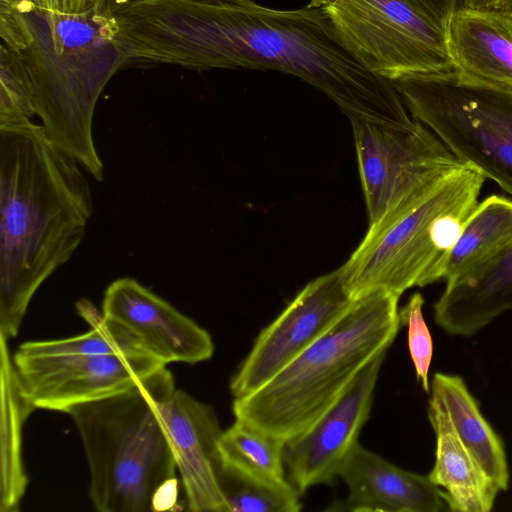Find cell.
Wrapping results in <instances>:
<instances>
[{"mask_svg":"<svg viewBox=\"0 0 512 512\" xmlns=\"http://www.w3.org/2000/svg\"><path fill=\"white\" fill-rule=\"evenodd\" d=\"M323 7L356 57L383 78L453 70L445 27L405 0H333Z\"/></svg>","mask_w":512,"mask_h":512,"instance_id":"9c48e42d","label":"cell"},{"mask_svg":"<svg viewBox=\"0 0 512 512\" xmlns=\"http://www.w3.org/2000/svg\"><path fill=\"white\" fill-rule=\"evenodd\" d=\"M445 32L453 71L512 91V15L460 7L450 14Z\"/></svg>","mask_w":512,"mask_h":512,"instance_id":"2e32d148","label":"cell"},{"mask_svg":"<svg viewBox=\"0 0 512 512\" xmlns=\"http://www.w3.org/2000/svg\"><path fill=\"white\" fill-rule=\"evenodd\" d=\"M30 3L38 8L62 13H80L90 8V0H15Z\"/></svg>","mask_w":512,"mask_h":512,"instance_id":"83f0119b","label":"cell"},{"mask_svg":"<svg viewBox=\"0 0 512 512\" xmlns=\"http://www.w3.org/2000/svg\"><path fill=\"white\" fill-rule=\"evenodd\" d=\"M512 310V242L496 256L446 283L434 318L446 332L470 336Z\"/></svg>","mask_w":512,"mask_h":512,"instance_id":"e0dca14e","label":"cell"},{"mask_svg":"<svg viewBox=\"0 0 512 512\" xmlns=\"http://www.w3.org/2000/svg\"><path fill=\"white\" fill-rule=\"evenodd\" d=\"M0 37L22 63L48 136L102 181L93 116L103 89L124 67L111 17L92 7L70 14L0 0Z\"/></svg>","mask_w":512,"mask_h":512,"instance_id":"3957f363","label":"cell"},{"mask_svg":"<svg viewBox=\"0 0 512 512\" xmlns=\"http://www.w3.org/2000/svg\"><path fill=\"white\" fill-rule=\"evenodd\" d=\"M350 298L340 268L306 284L257 336L230 381L235 398L253 393L314 343L345 311Z\"/></svg>","mask_w":512,"mask_h":512,"instance_id":"8fae6325","label":"cell"},{"mask_svg":"<svg viewBox=\"0 0 512 512\" xmlns=\"http://www.w3.org/2000/svg\"><path fill=\"white\" fill-rule=\"evenodd\" d=\"M386 353L369 362L307 430L286 442L287 479L301 495L315 485H333L339 477L369 417Z\"/></svg>","mask_w":512,"mask_h":512,"instance_id":"7c38bea8","label":"cell"},{"mask_svg":"<svg viewBox=\"0 0 512 512\" xmlns=\"http://www.w3.org/2000/svg\"><path fill=\"white\" fill-rule=\"evenodd\" d=\"M339 477L348 495L327 510L441 512L449 510L443 490L429 477L402 469L357 443Z\"/></svg>","mask_w":512,"mask_h":512,"instance_id":"9a60e30c","label":"cell"},{"mask_svg":"<svg viewBox=\"0 0 512 512\" xmlns=\"http://www.w3.org/2000/svg\"><path fill=\"white\" fill-rule=\"evenodd\" d=\"M424 299L421 293H414L399 309L401 325L408 329V348L414 364L417 381L426 393L430 392L429 369L433 356V342L423 317Z\"/></svg>","mask_w":512,"mask_h":512,"instance_id":"484cf974","label":"cell"},{"mask_svg":"<svg viewBox=\"0 0 512 512\" xmlns=\"http://www.w3.org/2000/svg\"><path fill=\"white\" fill-rule=\"evenodd\" d=\"M37 115L33 92L13 50L0 45V126L30 122Z\"/></svg>","mask_w":512,"mask_h":512,"instance_id":"d4e9b609","label":"cell"},{"mask_svg":"<svg viewBox=\"0 0 512 512\" xmlns=\"http://www.w3.org/2000/svg\"><path fill=\"white\" fill-rule=\"evenodd\" d=\"M7 342L0 336V511L15 512L28 484L22 457V430L36 408L23 390Z\"/></svg>","mask_w":512,"mask_h":512,"instance_id":"d6986e66","label":"cell"},{"mask_svg":"<svg viewBox=\"0 0 512 512\" xmlns=\"http://www.w3.org/2000/svg\"><path fill=\"white\" fill-rule=\"evenodd\" d=\"M485 177L465 165L392 210L339 267L352 300L377 290L399 296L443 280L448 259L478 205Z\"/></svg>","mask_w":512,"mask_h":512,"instance_id":"8992f818","label":"cell"},{"mask_svg":"<svg viewBox=\"0 0 512 512\" xmlns=\"http://www.w3.org/2000/svg\"><path fill=\"white\" fill-rule=\"evenodd\" d=\"M423 14L446 26L450 14L457 9L458 0H405Z\"/></svg>","mask_w":512,"mask_h":512,"instance_id":"4316f807","label":"cell"},{"mask_svg":"<svg viewBox=\"0 0 512 512\" xmlns=\"http://www.w3.org/2000/svg\"><path fill=\"white\" fill-rule=\"evenodd\" d=\"M101 311L166 365L196 364L209 360L214 353L207 330L134 278L111 282L104 292Z\"/></svg>","mask_w":512,"mask_h":512,"instance_id":"4fadbf2b","label":"cell"},{"mask_svg":"<svg viewBox=\"0 0 512 512\" xmlns=\"http://www.w3.org/2000/svg\"><path fill=\"white\" fill-rule=\"evenodd\" d=\"M76 308L78 314L89 324V331L69 338L25 342L16 352L25 356L123 353L151 355L137 337L121 325L107 320L102 311L97 310L91 302L81 300Z\"/></svg>","mask_w":512,"mask_h":512,"instance_id":"603a6c76","label":"cell"},{"mask_svg":"<svg viewBox=\"0 0 512 512\" xmlns=\"http://www.w3.org/2000/svg\"><path fill=\"white\" fill-rule=\"evenodd\" d=\"M512 242V199L491 195L479 202L455 243L444 281L484 264Z\"/></svg>","mask_w":512,"mask_h":512,"instance_id":"44dd1931","label":"cell"},{"mask_svg":"<svg viewBox=\"0 0 512 512\" xmlns=\"http://www.w3.org/2000/svg\"><path fill=\"white\" fill-rule=\"evenodd\" d=\"M333 0H309V4L315 5V6H324L328 3H330Z\"/></svg>","mask_w":512,"mask_h":512,"instance_id":"4dcf8cb0","label":"cell"},{"mask_svg":"<svg viewBox=\"0 0 512 512\" xmlns=\"http://www.w3.org/2000/svg\"><path fill=\"white\" fill-rule=\"evenodd\" d=\"M128 64L274 70L299 78L348 117L407 122L394 83L364 66L323 6L278 9L254 0H137L118 15Z\"/></svg>","mask_w":512,"mask_h":512,"instance_id":"6da1fadb","label":"cell"},{"mask_svg":"<svg viewBox=\"0 0 512 512\" xmlns=\"http://www.w3.org/2000/svg\"><path fill=\"white\" fill-rule=\"evenodd\" d=\"M134 1L136 0H90V7L103 16L111 17L117 10Z\"/></svg>","mask_w":512,"mask_h":512,"instance_id":"f546056e","label":"cell"},{"mask_svg":"<svg viewBox=\"0 0 512 512\" xmlns=\"http://www.w3.org/2000/svg\"><path fill=\"white\" fill-rule=\"evenodd\" d=\"M174 388L166 366L126 391L68 412L81 437L96 510L162 511L177 500L174 451L158 409Z\"/></svg>","mask_w":512,"mask_h":512,"instance_id":"277c9868","label":"cell"},{"mask_svg":"<svg viewBox=\"0 0 512 512\" xmlns=\"http://www.w3.org/2000/svg\"><path fill=\"white\" fill-rule=\"evenodd\" d=\"M219 483L228 512H297L302 509L301 494L290 482L267 484L222 466Z\"/></svg>","mask_w":512,"mask_h":512,"instance_id":"cb8c5ba5","label":"cell"},{"mask_svg":"<svg viewBox=\"0 0 512 512\" xmlns=\"http://www.w3.org/2000/svg\"><path fill=\"white\" fill-rule=\"evenodd\" d=\"M285 442L246 421L235 419L220 436L222 466L267 484L289 482L284 464Z\"/></svg>","mask_w":512,"mask_h":512,"instance_id":"7402d4cb","label":"cell"},{"mask_svg":"<svg viewBox=\"0 0 512 512\" xmlns=\"http://www.w3.org/2000/svg\"><path fill=\"white\" fill-rule=\"evenodd\" d=\"M400 296L377 290L350 307L314 343L262 387L235 398V419L285 443L307 430L361 370L386 353L401 326Z\"/></svg>","mask_w":512,"mask_h":512,"instance_id":"5b68a950","label":"cell"},{"mask_svg":"<svg viewBox=\"0 0 512 512\" xmlns=\"http://www.w3.org/2000/svg\"><path fill=\"white\" fill-rule=\"evenodd\" d=\"M428 418L436 436L435 464L429 477L443 490L449 511H490L500 490L462 443L434 395L429 400Z\"/></svg>","mask_w":512,"mask_h":512,"instance_id":"ac0fdd59","label":"cell"},{"mask_svg":"<svg viewBox=\"0 0 512 512\" xmlns=\"http://www.w3.org/2000/svg\"><path fill=\"white\" fill-rule=\"evenodd\" d=\"M393 83L414 118L460 161L512 196V91L453 70Z\"/></svg>","mask_w":512,"mask_h":512,"instance_id":"52a82bcc","label":"cell"},{"mask_svg":"<svg viewBox=\"0 0 512 512\" xmlns=\"http://www.w3.org/2000/svg\"><path fill=\"white\" fill-rule=\"evenodd\" d=\"M349 120L369 227L466 165L414 117L402 123Z\"/></svg>","mask_w":512,"mask_h":512,"instance_id":"ba28073f","label":"cell"},{"mask_svg":"<svg viewBox=\"0 0 512 512\" xmlns=\"http://www.w3.org/2000/svg\"><path fill=\"white\" fill-rule=\"evenodd\" d=\"M14 365L36 409L68 413L139 384L166 367L148 354L25 356L15 353Z\"/></svg>","mask_w":512,"mask_h":512,"instance_id":"30bf717a","label":"cell"},{"mask_svg":"<svg viewBox=\"0 0 512 512\" xmlns=\"http://www.w3.org/2000/svg\"><path fill=\"white\" fill-rule=\"evenodd\" d=\"M436 396L465 447L500 491L509 484V470L503 442L483 417L478 403L463 379L457 375L436 373L431 383Z\"/></svg>","mask_w":512,"mask_h":512,"instance_id":"ffe728a7","label":"cell"},{"mask_svg":"<svg viewBox=\"0 0 512 512\" xmlns=\"http://www.w3.org/2000/svg\"><path fill=\"white\" fill-rule=\"evenodd\" d=\"M172 443L188 510L228 512L219 475L218 443L223 430L213 408L174 388L158 402Z\"/></svg>","mask_w":512,"mask_h":512,"instance_id":"5bb4252c","label":"cell"},{"mask_svg":"<svg viewBox=\"0 0 512 512\" xmlns=\"http://www.w3.org/2000/svg\"><path fill=\"white\" fill-rule=\"evenodd\" d=\"M496 10L512 15V0H458L457 8Z\"/></svg>","mask_w":512,"mask_h":512,"instance_id":"f1b7e54d","label":"cell"},{"mask_svg":"<svg viewBox=\"0 0 512 512\" xmlns=\"http://www.w3.org/2000/svg\"><path fill=\"white\" fill-rule=\"evenodd\" d=\"M92 213L78 161L42 125L0 126L1 337H16L34 294L72 257Z\"/></svg>","mask_w":512,"mask_h":512,"instance_id":"7a4b0ae2","label":"cell"}]
</instances>
